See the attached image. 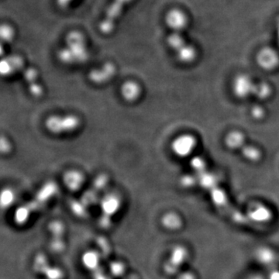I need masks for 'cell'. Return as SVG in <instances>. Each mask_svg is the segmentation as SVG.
Returning a JSON list of instances; mask_svg holds the SVG:
<instances>
[{"instance_id":"obj_6","label":"cell","mask_w":279,"mask_h":279,"mask_svg":"<svg viewBox=\"0 0 279 279\" xmlns=\"http://www.w3.org/2000/svg\"><path fill=\"white\" fill-rule=\"evenodd\" d=\"M188 257L189 252L186 247L182 245L176 246L171 251L169 259L164 267L166 272L169 275H175L187 261Z\"/></svg>"},{"instance_id":"obj_8","label":"cell","mask_w":279,"mask_h":279,"mask_svg":"<svg viewBox=\"0 0 279 279\" xmlns=\"http://www.w3.org/2000/svg\"><path fill=\"white\" fill-rule=\"evenodd\" d=\"M196 146V140L192 135L185 134L178 137L171 143V150L176 156L185 158L189 156Z\"/></svg>"},{"instance_id":"obj_5","label":"cell","mask_w":279,"mask_h":279,"mask_svg":"<svg viewBox=\"0 0 279 279\" xmlns=\"http://www.w3.org/2000/svg\"><path fill=\"white\" fill-rule=\"evenodd\" d=\"M256 62L260 69L265 71H274L279 67V50L265 46L259 50Z\"/></svg>"},{"instance_id":"obj_23","label":"cell","mask_w":279,"mask_h":279,"mask_svg":"<svg viewBox=\"0 0 279 279\" xmlns=\"http://www.w3.org/2000/svg\"><path fill=\"white\" fill-rule=\"evenodd\" d=\"M200 183L203 187L209 188V187H213L214 184L216 183V179L213 175L210 174L203 173L200 177Z\"/></svg>"},{"instance_id":"obj_2","label":"cell","mask_w":279,"mask_h":279,"mask_svg":"<svg viewBox=\"0 0 279 279\" xmlns=\"http://www.w3.org/2000/svg\"><path fill=\"white\" fill-rule=\"evenodd\" d=\"M167 43L175 51L177 59L182 63H193L197 58V48L188 42L181 32H172L167 37Z\"/></svg>"},{"instance_id":"obj_1","label":"cell","mask_w":279,"mask_h":279,"mask_svg":"<svg viewBox=\"0 0 279 279\" xmlns=\"http://www.w3.org/2000/svg\"><path fill=\"white\" fill-rule=\"evenodd\" d=\"M58 59L65 65L82 64L89 58L85 37L80 32L72 31L66 37V45L58 52Z\"/></svg>"},{"instance_id":"obj_16","label":"cell","mask_w":279,"mask_h":279,"mask_svg":"<svg viewBox=\"0 0 279 279\" xmlns=\"http://www.w3.org/2000/svg\"><path fill=\"white\" fill-rule=\"evenodd\" d=\"M162 225L165 227L166 229L170 231H176L180 229L183 225L182 218L175 213V212H167L162 220Z\"/></svg>"},{"instance_id":"obj_17","label":"cell","mask_w":279,"mask_h":279,"mask_svg":"<svg viewBox=\"0 0 279 279\" xmlns=\"http://www.w3.org/2000/svg\"><path fill=\"white\" fill-rule=\"evenodd\" d=\"M119 206H120V201L119 198L114 194L106 195V197L103 198L102 201V208L103 209L104 212L107 213H114L119 209Z\"/></svg>"},{"instance_id":"obj_35","label":"cell","mask_w":279,"mask_h":279,"mask_svg":"<svg viewBox=\"0 0 279 279\" xmlns=\"http://www.w3.org/2000/svg\"><path fill=\"white\" fill-rule=\"evenodd\" d=\"M248 279H264V278L260 276H253L250 277Z\"/></svg>"},{"instance_id":"obj_12","label":"cell","mask_w":279,"mask_h":279,"mask_svg":"<svg viewBox=\"0 0 279 279\" xmlns=\"http://www.w3.org/2000/svg\"><path fill=\"white\" fill-rule=\"evenodd\" d=\"M120 93L127 102H135L141 95V87L137 82L127 81L121 86Z\"/></svg>"},{"instance_id":"obj_7","label":"cell","mask_w":279,"mask_h":279,"mask_svg":"<svg viewBox=\"0 0 279 279\" xmlns=\"http://www.w3.org/2000/svg\"><path fill=\"white\" fill-rule=\"evenodd\" d=\"M165 23L172 32H183L188 26L189 19L183 9L173 8L166 13Z\"/></svg>"},{"instance_id":"obj_26","label":"cell","mask_w":279,"mask_h":279,"mask_svg":"<svg viewBox=\"0 0 279 279\" xmlns=\"http://www.w3.org/2000/svg\"><path fill=\"white\" fill-rule=\"evenodd\" d=\"M30 86V92L32 95H35V96H40L42 95L43 93V88L41 85L37 83V82H33V83L29 84Z\"/></svg>"},{"instance_id":"obj_18","label":"cell","mask_w":279,"mask_h":279,"mask_svg":"<svg viewBox=\"0 0 279 279\" xmlns=\"http://www.w3.org/2000/svg\"><path fill=\"white\" fill-rule=\"evenodd\" d=\"M244 137L238 131H233L227 135L226 144L231 149H238L244 144Z\"/></svg>"},{"instance_id":"obj_15","label":"cell","mask_w":279,"mask_h":279,"mask_svg":"<svg viewBox=\"0 0 279 279\" xmlns=\"http://www.w3.org/2000/svg\"><path fill=\"white\" fill-rule=\"evenodd\" d=\"M255 257L263 265H272L276 261V255L272 248L260 247L255 252Z\"/></svg>"},{"instance_id":"obj_29","label":"cell","mask_w":279,"mask_h":279,"mask_svg":"<svg viewBox=\"0 0 279 279\" xmlns=\"http://www.w3.org/2000/svg\"><path fill=\"white\" fill-rule=\"evenodd\" d=\"M252 114H253V116L255 118H257V119H260V118L264 116V110L261 107H259V106H256L252 110Z\"/></svg>"},{"instance_id":"obj_34","label":"cell","mask_w":279,"mask_h":279,"mask_svg":"<svg viewBox=\"0 0 279 279\" xmlns=\"http://www.w3.org/2000/svg\"><path fill=\"white\" fill-rule=\"evenodd\" d=\"M276 35H277L278 46H279V17H278L277 21H276Z\"/></svg>"},{"instance_id":"obj_4","label":"cell","mask_w":279,"mask_h":279,"mask_svg":"<svg viewBox=\"0 0 279 279\" xmlns=\"http://www.w3.org/2000/svg\"><path fill=\"white\" fill-rule=\"evenodd\" d=\"M132 0H114L110 7L106 10V17L99 24V30L106 35L111 34L114 31L116 22L120 17L125 6L130 3Z\"/></svg>"},{"instance_id":"obj_31","label":"cell","mask_w":279,"mask_h":279,"mask_svg":"<svg viewBox=\"0 0 279 279\" xmlns=\"http://www.w3.org/2000/svg\"><path fill=\"white\" fill-rule=\"evenodd\" d=\"M178 279H197L193 272H186L180 274Z\"/></svg>"},{"instance_id":"obj_3","label":"cell","mask_w":279,"mask_h":279,"mask_svg":"<svg viewBox=\"0 0 279 279\" xmlns=\"http://www.w3.org/2000/svg\"><path fill=\"white\" fill-rule=\"evenodd\" d=\"M80 119L73 114L52 115L45 120V127L53 134L74 132L80 126Z\"/></svg>"},{"instance_id":"obj_33","label":"cell","mask_w":279,"mask_h":279,"mask_svg":"<svg viewBox=\"0 0 279 279\" xmlns=\"http://www.w3.org/2000/svg\"><path fill=\"white\" fill-rule=\"evenodd\" d=\"M192 182H193V179H192V178H190V177L188 176H186L185 177L184 179H182V183H183V186H189V184H188V183L193 184V183H192Z\"/></svg>"},{"instance_id":"obj_13","label":"cell","mask_w":279,"mask_h":279,"mask_svg":"<svg viewBox=\"0 0 279 279\" xmlns=\"http://www.w3.org/2000/svg\"><path fill=\"white\" fill-rule=\"evenodd\" d=\"M22 58L18 55L7 56L1 62L0 69L2 75H9L19 71L23 67Z\"/></svg>"},{"instance_id":"obj_21","label":"cell","mask_w":279,"mask_h":279,"mask_svg":"<svg viewBox=\"0 0 279 279\" xmlns=\"http://www.w3.org/2000/svg\"><path fill=\"white\" fill-rule=\"evenodd\" d=\"M212 201L216 206H223L227 202V197L223 191L215 188L212 191Z\"/></svg>"},{"instance_id":"obj_9","label":"cell","mask_w":279,"mask_h":279,"mask_svg":"<svg viewBox=\"0 0 279 279\" xmlns=\"http://www.w3.org/2000/svg\"><path fill=\"white\" fill-rule=\"evenodd\" d=\"M255 82L248 74H241L235 77L232 82V91L237 98L244 99L252 94L255 90Z\"/></svg>"},{"instance_id":"obj_22","label":"cell","mask_w":279,"mask_h":279,"mask_svg":"<svg viewBox=\"0 0 279 279\" xmlns=\"http://www.w3.org/2000/svg\"><path fill=\"white\" fill-rule=\"evenodd\" d=\"M243 154L244 157L250 161H257L260 158V151L253 147H245L243 150Z\"/></svg>"},{"instance_id":"obj_14","label":"cell","mask_w":279,"mask_h":279,"mask_svg":"<svg viewBox=\"0 0 279 279\" xmlns=\"http://www.w3.org/2000/svg\"><path fill=\"white\" fill-rule=\"evenodd\" d=\"M63 182L69 189L77 191L82 188L85 182V177L83 174L78 170H69L64 175Z\"/></svg>"},{"instance_id":"obj_28","label":"cell","mask_w":279,"mask_h":279,"mask_svg":"<svg viewBox=\"0 0 279 279\" xmlns=\"http://www.w3.org/2000/svg\"><path fill=\"white\" fill-rule=\"evenodd\" d=\"M74 0H56L57 5L59 6L61 9H66L69 7Z\"/></svg>"},{"instance_id":"obj_32","label":"cell","mask_w":279,"mask_h":279,"mask_svg":"<svg viewBox=\"0 0 279 279\" xmlns=\"http://www.w3.org/2000/svg\"><path fill=\"white\" fill-rule=\"evenodd\" d=\"M268 279H279V270H273L269 274Z\"/></svg>"},{"instance_id":"obj_30","label":"cell","mask_w":279,"mask_h":279,"mask_svg":"<svg viewBox=\"0 0 279 279\" xmlns=\"http://www.w3.org/2000/svg\"><path fill=\"white\" fill-rule=\"evenodd\" d=\"M1 145H5V147H1V149H2V153H9L10 151V143H9V141H7V140L5 139V138L2 137V140H1Z\"/></svg>"},{"instance_id":"obj_20","label":"cell","mask_w":279,"mask_h":279,"mask_svg":"<svg viewBox=\"0 0 279 279\" xmlns=\"http://www.w3.org/2000/svg\"><path fill=\"white\" fill-rule=\"evenodd\" d=\"M0 37L3 43H9L14 37V30L10 25L2 24L0 28Z\"/></svg>"},{"instance_id":"obj_24","label":"cell","mask_w":279,"mask_h":279,"mask_svg":"<svg viewBox=\"0 0 279 279\" xmlns=\"http://www.w3.org/2000/svg\"><path fill=\"white\" fill-rule=\"evenodd\" d=\"M1 199H2V206L3 207L4 206L8 207L14 201V194H13V192H12L11 190H4V191H2Z\"/></svg>"},{"instance_id":"obj_19","label":"cell","mask_w":279,"mask_h":279,"mask_svg":"<svg viewBox=\"0 0 279 279\" xmlns=\"http://www.w3.org/2000/svg\"><path fill=\"white\" fill-rule=\"evenodd\" d=\"M272 94V88L266 82L255 84L253 95L260 99H266Z\"/></svg>"},{"instance_id":"obj_27","label":"cell","mask_w":279,"mask_h":279,"mask_svg":"<svg viewBox=\"0 0 279 279\" xmlns=\"http://www.w3.org/2000/svg\"><path fill=\"white\" fill-rule=\"evenodd\" d=\"M192 166L193 167L194 169L200 172V171H203V170L204 169V161L202 160L201 158H195V159L192 161Z\"/></svg>"},{"instance_id":"obj_10","label":"cell","mask_w":279,"mask_h":279,"mask_svg":"<svg viewBox=\"0 0 279 279\" xmlns=\"http://www.w3.org/2000/svg\"><path fill=\"white\" fill-rule=\"evenodd\" d=\"M116 72V68L114 64L107 62L100 68L93 69L89 74L91 82L95 84H104L109 82Z\"/></svg>"},{"instance_id":"obj_11","label":"cell","mask_w":279,"mask_h":279,"mask_svg":"<svg viewBox=\"0 0 279 279\" xmlns=\"http://www.w3.org/2000/svg\"><path fill=\"white\" fill-rule=\"evenodd\" d=\"M272 212L263 205H255L248 211V220L257 223H268L272 219Z\"/></svg>"},{"instance_id":"obj_25","label":"cell","mask_w":279,"mask_h":279,"mask_svg":"<svg viewBox=\"0 0 279 279\" xmlns=\"http://www.w3.org/2000/svg\"><path fill=\"white\" fill-rule=\"evenodd\" d=\"M24 78L28 83H33V82H35L37 81V78H38V73L34 68H29L25 71Z\"/></svg>"}]
</instances>
